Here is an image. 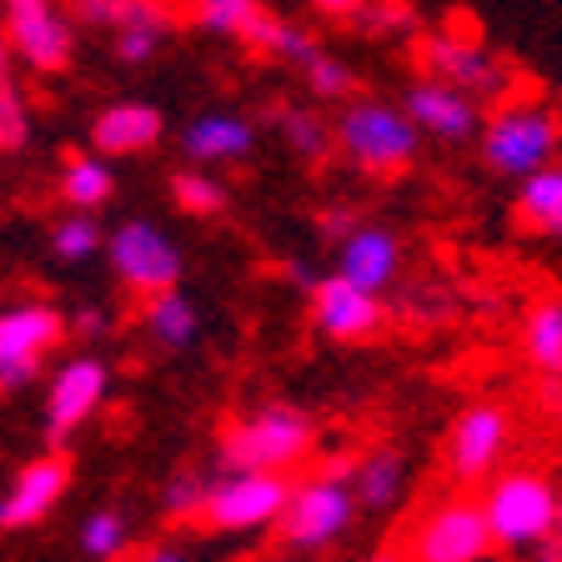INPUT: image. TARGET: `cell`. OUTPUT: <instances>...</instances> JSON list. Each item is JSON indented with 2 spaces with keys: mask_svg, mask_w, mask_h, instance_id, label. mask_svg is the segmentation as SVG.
Returning a JSON list of instances; mask_svg holds the SVG:
<instances>
[{
  "mask_svg": "<svg viewBox=\"0 0 562 562\" xmlns=\"http://www.w3.org/2000/svg\"><path fill=\"white\" fill-rule=\"evenodd\" d=\"M316 417L296 402H261L216 437V468L222 472H286L292 477L306 457H316Z\"/></svg>",
  "mask_w": 562,
  "mask_h": 562,
  "instance_id": "1",
  "label": "cell"
},
{
  "mask_svg": "<svg viewBox=\"0 0 562 562\" xmlns=\"http://www.w3.org/2000/svg\"><path fill=\"white\" fill-rule=\"evenodd\" d=\"M497 552H532L558 538V482L542 468H503L477 487Z\"/></svg>",
  "mask_w": 562,
  "mask_h": 562,
  "instance_id": "2",
  "label": "cell"
},
{
  "mask_svg": "<svg viewBox=\"0 0 562 562\" xmlns=\"http://www.w3.org/2000/svg\"><path fill=\"white\" fill-rule=\"evenodd\" d=\"M331 136L351 171L376 176V181L412 171L422 151V131L412 126L397 101H382V95H351L331 121Z\"/></svg>",
  "mask_w": 562,
  "mask_h": 562,
  "instance_id": "3",
  "label": "cell"
},
{
  "mask_svg": "<svg viewBox=\"0 0 562 562\" xmlns=\"http://www.w3.org/2000/svg\"><path fill=\"white\" fill-rule=\"evenodd\" d=\"M482 166L492 176L522 181V176L542 171L558 161L562 151V111L548 101H503L482 116L477 131Z\"/></svg>",
  "mask_w": 562,
  "mask_h": 562,
  "instance_id": "4",
  "label": "cell"
},
{
  "mask_svg": "<svg viewBox=\"0 0 562 562\" xmlns=\"http://www.w3.org/2000/svg\"><path fill=\"white\" fill-rule=\"evenodd\" d=\"M357 517H362V507H357L351 482L312 472V477H292L286 507L277 517V532L296 552H327L357 532Z\"/></svg>",
  "mask_w": 562,
  "mask_h": 562,
  "instance_id": "5",
  "label": "cell"
},
{
  "mask_svg": "<svg viewBox=\"0 0 562 562\" xmlns=\"http://www.w3.org/2000/svg\"><path fill=\"white\" fill-rule=\"evenodd\" d=\"M517 442V422H513V407L497 397H477L452 417L442 437V462L452 472V482L462 487H482L492 472L507 468V452Z\"/></svg>",
  "mask_w": 562,
  "mask_h": 562,
  "instance_id": "6",
  "label": "cell"
},
{
  "mask_svg": "<svg viewBox=\"0 0 562 562\" xmlns=\"http://www.w3.org/2000/svg\"><path fill=\"white\" fill-rule=\"evenodd\" d=\"M417 66H422V76L457 86V91H468L472 101H503V95L513 91V66H507L482 35L427 31L417 41Z\"/></svg>",
  "mask_w": 562,
  "mask_h": 562,
  "instance_id": "7",
  "label": "cell"
},
{
  "mask_svg": "<svg viewBox=\"0 0 562 562\" xmlns=\"http://www.w3.org/2000/svg\"><path fill=\"white\" fill-rule=\"evenodd\" d=\"M105 261L116 271V281H126V292H136L140 302L156 292H171L181 281V246L166 226L146 222V216H131L116 232H105Z\"/></svg>",
  "mask_w": 562,
  "mask_h": 562,
  "instance_id": "8",
  "label": "cell"
},
{
  "mask_svg": "<svg viewBox=\"0 0 562 562\" xmlns=\"http://www.w3.org/2000/svg\"><path fill=\"white\" fill-rule=\"evenodd\" d=\"M487 552H497L487 517H482L477 497H468V492H452V497L432 503L407 538L412 562H487Z\"/></svg>",
  "mask_w": 562,
  "mask_h": 562,
  "instance_id": "9",
  "label": "cell"
},
{
  "mask_svg": "<svg viewBox=\"0 0 562 562\" xmlns=\"http://www.w3.org/2000/svg\"><path fill=\"white\" fill-rule=\"evenodd\" d=\"M76 21L111 35L121 66H151L171 41V5L166 0H70Z\"/></svg>",
  "mask_w": 562,
  "mask_h": 562,
  "instance_id": "10",
  "label": "cell"
},
{
  "mask_svg": "<svg viewBox=\"0 0 562 562\" xmlns=\"http://www.w3.org/2000/svg\"><path fill=\"white\" fill-rule=\"evenodd\" d=\"M286 492H292L286 472H216L201 522L211 532H267L286 507Z\"/></svg>",
  "mask_w": 562,
  "mask_h": 562,
  "instance_id": "11",
  "label": "cell"
},
{
  "mask_svg": "<svg viewBox=\"0 0 562 562\" xmlns=\"http://www.w3.org/2000/svg\"><path fill=\"white\" fill-rule=\"evenodd\" d=\"M0 35L41 76H60L76 56V25L56 0H0Z\"/></svg>",
  "mask_w": 562,
  "mask_h": 562,
  "instance_id": "12",
  "label": "cell"
},
{
  "mask_svg": "<svg viewBox=\"0 0 562 562\" xmlns=\"http://www.w3.org/2000/svg\"><path fill=\"white\" fill-rule=\"evenodd\" d=\"M66 341V316L50 302H15L0 312V386H31L46 357Z\"/></svg>",
  "mask_w": 562,
  "mask_h": 562,
  "instance_id": "13",
  "label": "cell"
},
{
  "mask_svg": "<svg viewBox=\"0 0 562 562\" xmlns=\"http://www.w3.org/2000/svg\"><path fill=\"white\" fill-rule=\"evenodd\" d=\"M306 312H312V327L341 347H357V341H372L386 331V302L376 292H362L341 271H327L306 292Z\"/></svg>",
  "mask_w": 562,
  "mask_h": 562,
  "instance_id": "14",
  "label": "cell"
},
{
  "mask_svg": "<svg viewBox=\"0 0 562 562\" xmlns=\"http://www.w3.org/2000/svg\"><path fill=\"white\" fill-rule=\"evenodd\" d=\"M105 392H111V367L95 351H76L70 362L56 367L46 386V437L66 442L70 432H81L86 422L101 412Z\"/></svg>",
  "mask_w": 562,
  "mask_h": 562,
  "instance_id": "15",
  "label": "cell"
},
{
  "mask_svg": "<svg viewBox=\"0 0 562 562\" xmlns=\"http://www.w3.org/2000/svg\"><path fill=\"white\" fill-rule=\"evenodd\" d=\"M402 111L407 121L422 131V140H442V146H468L477 140L482 131V101H472L468 91H457L447 81H432V76H422V81H407L402 91Z\"/></svg>",
  "mask_w": 562,
  "mask_h": 562,
  "instance_id": "16",
  "label": "cell"
},
{
  "mask_svg": "<svg viewBox=\"0 0 562 562\" xmlns=\"http://www.w3.org/2000/svg\"><path fill=\"white\" fill-rule=\"evenodd\" d=\"M70 477H76V468H70L66 452H41L35 462H25L15 472V482L5 487V497H0V527L25 532V527L46 522L60 507V497L70 492Z\"/></svg>",
  "mask_w": 562,
  "mask_h": 562,
  "instance_id": "17",
  "label": "cell"
},
{
  "mask_svg": "<svg viewBox=\"0 0 562 562\" xmlns=\"http://www.w3.org/2000/svg\"><path fill=\"white\" fill-rule=\"evenodd\" d=\"M402 261H407V241H402V232H392L382 222H362L337 246V271L376 296L397 286Z\"/></svg>",
  "mask_w": 562,
  "mask_h": 562,
  "instance_id": "18",
  "label": "cell"
},
{
  "mask_svg": "<svg viewBox=\"0 0 562 562\" xmlns=\"http://www.w3.org/2000/svg\"><path fill=\"white\" fill-rule=\"evenodd\" d=\"M251 146H257V121L241 111H201L181 126V156L201 171L241 161V156H251Z\"/></svg>",
  "mask_w": 562,
  "mask_h": 562,
  "instance_id": "19",
  "label": "cell"
},
{
  "mask_svg": "<svg viewBox=\"0 0 562 562\" xmlns=\"http://www.w3.org/2000/svg\"><path fill=\"white\" fill-rule=\"evenodd\" d=\"M161 136H166V116L151 101H111L91 121L95 156H146L161 146Z\"/></svg>",
  "mask_w": 562,
  "mask_h": 562,
  "instance_id": "20",
  "label": "cell"
},
{
  "mask_svg": "<svg viewBox=\"0 0 562 562\" xmlns=\"http://www.w3.org/2000/svg\"><path fill=\"white\" fill-rule=\"evenodd\" d=\"M412 487V457L397 442H372L367 452H357L351 468V492L362 513H392Z\"/></svg>",
  "mask_w": 562,
  "mask_h": 562,
  "instance_id": "21",
  "label": "cell"
},
{
  "mask_svg": "<svg viewBox=\"0 0 562 562\" xmlns=\"http://www.w3.org/2000/svg\"><path fill=\"white\" fill-rule=\"evenodd\" d=\"M196 25L211 35H222V41H236V46L267 56L281 15L271 11L267 0H196Z\"/></svg>",
  "mask_w": 562,
  "mask_h": 562,
  "instance_id": "22",
  "label": "cell"
},
{
  "mask_svg": "<svg viewBox=\"0 0 562 562\" xmlns=\"http://www.w3.org/2000/svg\"><path fill=\"white\" fill-rule=\"evenodd\" d=\"M513 222L532 236L562 241V161H552V166H542V171L517 181Z\"/></svg>",
  "mask_w": 562,
  "mask_h": 562,
  "instance_id": "23",
  "label": "cell"
},
{
  "mask_svg": "<svg viewBox=\"0 0 562 562\" xmlns=\"http://www.w3.org/2000/svg\"><path fill=\"white\" fill-rule=\"evenodd\" d=\"M522 357L548 382H562V296L548 292L522 312Z\"/></svg>",
  "mask_w": 562,
  "mask_h": 562,
  "instance_id": "24",
  "label": "cell"
},
{
  "mask_svg": "<svg viewBox=\"0 0 562 562\" xmlns=\"http://www.w3.org/2000/svg\"><path fill=\"white\" fill-rule=\"evenodd\" d=\"M140 327H146V337H151L161 351H187V347H196V337H201V312L181 286H171V292L146 296Z\"/></svg>",
  "mask_w": 562,
  "mask_h": 562,
  "instance_id": "25",
  "label": "cell"
},
{
  "mask_svg": "<svg viewBox=\"0 0 562 562\" xmlns=\"http://www.w3.org/2000/svg\"><path fill=\"white\" fill-rule=\"evenodd\" d=\"M21 60L0 35V156H15L31 146V95L21 86Z\"/></svg>",
  "mask_w": 562,
  "mask_h": 562,
  "instance_id": "26",
  "label": "cell"
},
{
  "mask_svg": "<svg viewBox=\"0 0 562 562\" xmlns=\"http://www.w3.org/2000/svg\"><path fill=\"white\" fill-rule=\"evenodd\" d=\"M271 121H277L281 140H286V151L302 156L306 166H322L331 151H337L331 121L322 116V111H312V105H277V111H271Z\"/></svg>",
  "mask_w": 562,
  "mask_h": 562,
  "instance_id": "27",
  "label": "cell"
},
{
  "mask_svg": "<svg viewBox=\"0 0 562 562\" xmlns=\"http://www.w3.org/2000/svg\"><path fill=\"white\" fill-rule=\"evenodd\" d=\"M116 196V171L101 161V156H66V166H60V201H66L70 211H101L105 201Z\"/></svg>",
  "mask_w": 562,
  "mask_h": 562,
  "instance_id": "28",
  "label": "cell"
},
{
  "mask_svg": "<svg viewBox=\"0 0 562 562\" xmlns=\"http://www.w3.org/2000/svg\"><path fill=\"white\" fill-rule=\"evenodd\" d=\"M302 81H306V91H312L322 105H347L351 95H357V86H362V76H357V66H351V60H341L337 50L322 46L302 66Z\"/></svg>",
  "mask_w": 562,
  "mask_h": 562,
  "instance_id": "29",
  "label": "cell"
},
{
  "mask_svg": "<svg viewBox=\"0 0 562 562\" xmlns=\"http://www.w3.org/2000/svg\"><path fill=\"white\" fill-rule=\"evenodd\" d=\"M171 201L187 216H222L226 211V201H232V191L216 181L211 171H201V166H181V171H171Z\"/></svg>",
  "mask_w": 562,
  "mask_h": 562,
  "instance_id": "30",
  "label": "cell"
},
{
  "mask_svg": "<svg viewBox=\"0 0 562 562\" xmlns=\"http://www.w3.org/2000/svg\"><path fill=\"white\" fill-rule=\"evenodd\" d=\"M50 251L60 261H91L95 251H105V226L95 222V211H66L50 226Z\"/></svg>",
  "mask_w": 562,
  "mask_h": 562,
  "instance_id": "31",
  "label": "cell"
},
{
  "mask_svg": "<svg viewBox=\"0 0 562 562\" xmlns=\"http://www.w3.org/2000/svg\"><path fill=\"white\" fill-rule=\"evenodd\" d=\"M131 548V517L121 507H95L81 522V552L95 562H116Z\"/></svg>",
  "mask_w": 562,
  "mask_h": 562,
  "instance_id": "32",
  "label": "cell"
},
{
  "mask_svg": "<svg viewBox=\"0 0 562 562\" xmlns=\"http://www.w3.org/2000/svg\"><path fill=\"white\" fill-rule=\"evenodd\" d=\"M206 492H211V477L201 468H176L171 477L161 482V513L171 517V522H201Z\"/></svg>",
  "mask_w": 562,
  "mask_h": 562,
  "instance_id": "33",
  "label": "cell"
},
{
  "mask_svg": "<svg viewBox=\"0 0 562 562\" xmlns=\"http://www.w3.org/2000/svg\"><path fill=\"white\" fill-rule=\"evenodd\" d=\"M351 25L376 35V41H397V35L417 31V11H412L407 0H367L362 11L351 15Z\"/></svg>",
  "mask_w": 562,
  "mask_h": 562,
  "instance_id": "34",
  "label": "cell"
},
{
  "mask_svg": "<svg viewBox=\"0 0 562 562\" xmlns=\"http://www.w3.org/2000/svg\"><path fill=\"white\" fill-rule=\"evenodd\" d=\"M316 50H322V41H316L306 25H296V21H286V15H281V25H277V35H271L267 56H271V60H286V66L302 70L306 60L316 56Z\"/></svg>",
  "mask_w": 562,
  "mask_h": 562,
  "instance_id": "35",
  "label": "cell"
},
{
  "mask_svg": "<svg viewBox=\"0 0 562 562\" xmlns=\"http://www.w3.org/2000/svg\"><path fill=\"white\" fill-rule=\"evenodd\" d=\"M362 222H367L362 211L347 206V201H337V206H322V211H316V236H322L327 246H341Z\"/></svg>",
  "mask_w": 562,
  "mask_h": 562,
  "instance_id": "36",
  "label": "cell"
},
{
  "mask_svg": "<svg viewBox=\"0 0 562 562\" xmlns=\"http://www.w3.org/2000/svg\"><path fill=\"white\" fill-rule=\"evenodd\" d=\"M66 331H76L81 341H101L105 331H111V316H105V306H76V312L66 316Z\"/></svg>",
  "mask_w": 562,
  "mask_h": 562,
  "instance_id": "37",
  "label": "cell"
},
{
  "mask_svg": "<svg viewBox=\"0 0 562 562\" xmlns=\"http://www.w3.org/2000/svg\"><path fill=\"white\" fill-rule=\"evenodd\" d=\"M281 277H286V281H292V286H296V292H312V286H316V281H322V277H327V271H322V267H316V261H306V257H286V261H281Z\"/></svg>",
  "mask_w": 562,
  "mask_h": 562,
  "instance_id": "38",
  "label": "cell"
},
{
  "mask_svg": "<svg viewBox=\"0 0 562 562\" xmlns=\"http://www.w3.org/2000/svg\"><path fill=\"white\" fill-rule=\"evenodd\" d=\"M367 0H312V11L316 15H327V21H347L351 25V15L362 11Z\"/></svg>",
  "mask_w": 562,
  "mask_h": 562,
  "instance_id": "39",
  "label": "cell"
},
{
  "mask_svg": "<svg viewBox=\"0 0 562 562\" xmlns=\"http://www.w3.org/2000/svg\"><path fill=\"white\" fill-rule=\"evenodd\" d=\"M140 562H191L181 548H151V552H140Z\"/></svg>",
  "mask_w": 562,
  "mask_h": 562,
  "instance_id": "40",
  "label": "cell"
},
{
  "mask_svg": "<svg viewBox=\"0 0 562 562\" xmlns=\"http://www.w3.org/2000/svg\"><path fill=\"white\" fill-rule=\"evenodd\" d=\"M532 562H562V538H548L542 548H532Z\"/></svg>",
  "mask_w": 562,
  "mask_h": 562,
  "instance_id": "41",
  "label": "cell"
},
{
  "mask_svg": "<svg viewBox=\"0 0 562 562\" xmlns=\"http://www.w3.org/2000/svg\"><path fill=\"white\" fill-rule=\"evenodd\" d=\"M362 562H412V558L402 548H376V552H367Z\"/></svg>",
  "mask_w": 562,
  "mask_h": 562,
  "instance_id": "42",
  "label": "cell"
},
{
  "mask_svg": "<svg viewBox=\"0 0 562 562\" xmlns=\"http://www.w3.org/2000/svg\"><path fill=\"white\" fill-rule=\"evenodd\" d=\"M558 538H562V487H558Z\"/></svg>",
  "mask_w": 562,
  "mask_h": 562,
  "instance_id": "43",
  "label": "cell"
}]
</instances>
